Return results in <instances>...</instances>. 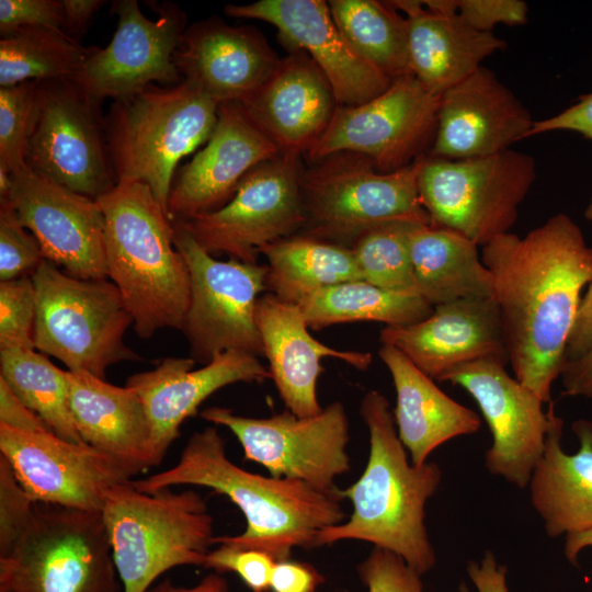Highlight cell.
<instances>
[{
  "instance_id": "obj_5",
  "label": "cell",
  "mask_w": 592,
  "mask_h": 592,
  "mask_svg": "<svg viewBox=\"0 0 592 592\" xmlns=\"http://www.w3.org/2000/svg\"><path fill=\"white\" fill-rule=\"evenodd\" d=\"M217 112L218 103L186 80L163 87L150 84L113 101L105 125L117 183L148 185L168 214L179 163L209 139Z\"/></svg>"
},
{
  "instance_id": "obj_55",
  "label": "cell",
  "mask_w": 592,
  "mask_h": 592,
  "mask_svg": "<svg viewBox=\"0 0 592 592\" xmlns=\"http://www.w3.org/2000/svg\"><path fill=\"white\" fill-rule=\"evenodd\" d=\"M565 537V556L570 563L578 566L580 553L585 548L592 547V528L580 533L569 534Z\"/></svg>"
},
{
  "instance_id": "obj_45",
  "label": "cell",
  "mask_w": 592,
  "mask_h": 592,
  "mask_svg": "<svg viewBox=\"0 0 592 592\" xmlns=\"http://www.w3.org/2000/svg\"><path fill=\"white\" fill-rule=\"evenodd\" d=\"M35 502L18 481L8 460L0 455V557L18 542L33 513Z\"/></svg>"
},
{
  "instance_id": "obj_29",
  "label": "cell",
  "mask_w": 592,
  "mask_h": 592,
  "mask_svg": "<svg viewBox=\"0 0 592 592\" xmlns=\"http://www.w3.org/2000/svg\"><path fill=\"white\" fill-rule=\"evenodd\" d=\"M544 452L530 480L531 502L551 538L592 528V422L572 423L579 441L574 454L563 451V420L551 400Z\"/></svg>"
},
{
  "instance_id": "obj_22",
  "label": "cell",
  "mask_w": 592,
  "mask_h": 592,
  "mask_svg": "<svg viewBox=\"0 0 592 592\" xmlns=\"http://www.w3.org/2000/svg\"><path fill=\"white\" fill-rule=\"evenodd\" d=\"M534 122L514 93L481 66L440 95L429 157L465 160L492 156L528 137Z\"/></svg>"
},
{
  "instance_id": "obj_7",
  "label": "cell",
  "mask_w": 592,
  "mask_h": 592,
  "mask_svg": "<svg viewBox=\"0 0 592 592\" xmlns=\"http://www.w3.org/2000/svg\"><path fill=\"white\" fill-rule=\"evenodd\" d=\"M422 160L392 172H382L353 152L316 161L301 172L306 223L299 234L351 248L386 224H432L419 192Z\"/></svg>"
},
{
  "instance_id": "obj_43",
  "label": "cell",
  "mask_w": 592,
  "mask_h": 592,
  "mask_svg": "<svg viewBox=\"0 0 592 592\" xmlns=\"http://www.w3.org/2000/svg\"><path fill=\"white\" fill-rule=\"evenodd\" d=\"M368 592H424L421 574L396 554L374 547L358 566Z\"/></svg>"
},
{
  "instance_id": "obj_16",
  "label": "cell",
  "mask_w": 592,
  "mask_h": 592,
  "mask_svg": "<svg viewBox=\"0 0 592 592\" xmlns=\"http://www.w3.org/2000/svg\"><path fill=\"white\" fill-rule=\"evenodd\" d=\"M158 18H147L136 0L112 4L117 27L104 48L89 47L76 80L96 100L133 95L153 82L171 86L182 80L173 54L185 31L186 14L179 5L158 4Z\"/></svg>"
},
{
  "instance_id": "obj_53",
  "label": "cell",
  "mask_w": 592,
  "mask_h": 592,
  "mask_svg": "<svg viewBox=\"0 0 592 592\" xmlns=\"http://www.w3.org/2000/svg\"><path fill=\"white\" fill-rule=\"evenodd\" d=\"M560 377L565 396L592 399V346L580 358L567 362Z\"/></svg>"
},
{
  "instance_id": "obj_28",
  "label": "cell",
  "mask_w": 592,
  "mask_h": 592,
  "mask_svg": "<svg viewBox=\"0 0 592 592\" xmlns=\"http://www.w3.org/2000/svg\"><path fill=\"white\" fill-rule=\"evenodd\" d=\"M69 407L82 441L132 476L158 466L150 422L139 396L84 371H67Z\"/></svg>"
},
{
  "instance_id": "obj_4",
  "label": "cell",
  "mask_w": 592,
  "mask_h": 592,
  "mask_svg": "<svg viewBox=\"0 0 592 592\" xmlns=\"http://www.w3.org/2000/svg\"><path fill=\"white\" fill-rule=\"evenodd\" d=\"M95 201L104 216L107 277L118 288L135 332L149 339L163 328L182 331L191 277L169 215L140 182L117 183Z\"/></svg>"
},
{
  "instance_id": "obj_19",
  "label": "cell",
  "mask_w": 592,
  "mask_h": 592,
  "mask_svg": "<svg viewBox=\"0 0 592 592\" xmlns=\"http://www.w3.org/2000/svg\"><path fill=\"white\" fill-rule=\"evenodd\" d=\"M11 173L10 193L0 203L12 206L45 260L77 278H107L104 216L98 202L27 167Z\"/></svg>"
},
{
  "instance_id": "obj_6",
  "label": "cell",
  "mask_w": 592,
  "mask_h": 592,
  "mask_svg": "<svg viewBox=\"0 0 592 592\" xmlns=\"http://www.w3.org/2000/svg\"><path fill=\"white\" fill-rule=\"evenodd\" d=\"M101 514L123 592H147L166 571L204 566L213 545V516L194 490L155 492L132 480L113 487Z\"/></svg>"
},
{
  "instance_id": "obj_31",
  "label": "cell",
  "mask_w": 592,
  "mask_h": 592,
  "mask_svg": "<svg viewBox=\"0 0 592 592\" xmlns=\"http://www.w3.org/2000/svg\"><path fill=\"white\" fill-rule=\"evenodd\" d=\"M378 356L392 378L397 398L392 414L413 465H424L445 442L479 430V415L447 396L398 349L382 344Z\"/></svg>"
},
{
  "instance_id": "obj_42",
  "label": "cell",
  "mask_w": 592,
  "mask_h": 592,
  "mask_svg": "<svg viewBox=\"0 0 592 592\" xmlns=\"http://www.w3.org/2000/svg\"><path fill=\"white\" fill-rule=\"evenodd\" d=\"M431 11L454 14L476 30L491 32L497 24L527 22V4L521 0H425Z\"/></svg>"
},
{
  "instance_id": "obj_10",
  "label": "cell",
  "mask_w": 592,
  "mask_h": 592,
  "mask_svg": "<svg viewBox=\"0 0 592 592\" xmlns=\"http://www.w3.org/2000/svg\"><path fill=\"white\" fill-rule=\"evenodd\" d=\"M535 180V159L513 149L465 160L426 156L419 192L433 225L483 247L510 232Z\"/></svg>"
},
{
  "instance_id": "obj_52",
  "label": "cell",
  "mask_w": 592,
  "mask_h": 592,
  "mask_svg": "<svg viewBox=\"0 0 592 592\" xmlns=\"http://www.w3.org/2000/svg\"><path fill=\"white\" fill-rule=\"evenodd\" d=\"M64 11L62 31L80 43L95 13L106 3L103 0H61Z\"/></svg>"
},
{
  "instance_id": "obj_18",
  "label": "cell",
  "mask_w": 592,
  "mask_h": 592,
  "mask_svg": "<svg viewBox=\"0 0 592 592\" xmlns=\"http://www.w3.org/2000/svg\"><path fill=\"white\" fill-rule=\"evenodd\" d=\"M437 382L464 388L478 405L492 435L485 466L520 489L528 486L548 429L544 402L492 358L457 366Z\"/></svg>"
},
{
  "instance_id": "obj_8",
  "label": "cell",
  "mask_w": 592,
  "mask_h": 592,
  "mask_svg": "<svg viewBox=\"0 0 592 592\" xmlns=\"http://www.w3.org/2000/svg\"><path fill=\"white\" fill-rule=\"evenodd\" d=\"M32 278L36 350L102 379L110 366L140 358L124 343L133 317L112 281L77 278L48 260Z\"/></svg>"
},
{
  "instance_id": "obj_41",
  "label": "cell",
  "mask_w": 592,
  "mask_h": 592,
  "mask_svg": "<svg viewBox=\"0 0 592 592\" xmlns=\"http://www.w3.org/2000/svg\"><path fill=\"white\" fill-rule=\"evenodd\" d=\"M44 260L34 235L9 203H0V281L32 275Z\"/></svg>"
},
{
  "instance_id": "obj_46",
  "label": "cell",
  "mask_w": 592,
  "mask_h": 592,
  "mask_svg": "<svg viewBox=\"0 0 592 592\" xmlns=\"http://www.w3.org/2000/svg\"><path fill=\"white\" fill-rule=\"evenodd\" d=\"M24 27H49L62 30V1L0 0L1 37Z\"/></svg>"
},
{
  "instance_id": "obj_38",
  "label": "cell",
  "mask_w": 592,
  "mask_h": 592,
  "mask_svg": "<svg viewBox=\"0 0 592 592\" xmlns=\"http://www.w3.org/2000/svg\"><path fill=\"white\" fill-rule=\"evenodd\" d=\"M418 223L396 221L377 227L351 247L362 280L388 292L419 295L408 231Z\"/></svg>"
},
{
  "instance_id": "obj_32",
  "label": "cell",
  "mask_w": 592,
  "mask_h": 592,
  "mask_svg": "<svg viewBox=\"0 0 592 592\" xmlns=\"http://www.w3.org/2000/svg\"><path fill=\"white\" fill-rule=\"evenodd\" d=\"M408 243L418 293L433 307L458 299L493 298L491 275L470 239L433 224H413Z\"/></svg>"
},
{
  "instance_id": "obj_21",
  "label": "cell",
  "mask_w": 592,
  "mask_h": 592,
  "mask_svg": "<svg viewBox=\"0 0 592 592\" xmlns=\"http://www.w3.org/2000/svg\"><path fill=\"white\" fill-rule=\"evenodd\" d=\"M227 15L274 25L281 36L316 62L330 82L339 106L365 103L383 93L392 79L363 58L335 25L322 0H259L227 4Z\"/></svg>"
},
{
  "instance_id": "obj_26",
  "label": "cell",
  "mask_w": 592,
  "mask_h": 592,
  "mask_svg": "<svg viewBox=\"0 0 592 592\" xmlns=\"http://www.w3.org/2000/svg\"><path fill=\"white\" fill-rule=\"evenodd\" d=\"M237 103L281 153L296 156L314 147L339 106L325 73L299 49L281 59L269 80Z\"/></svg>"
},
{
  "instance_id": "obj_3",
  "label": "cell",
  "mask_w": 592,
  "mask_h": 592,
  "mask_svg": "<svg viewBox=\"0 0 592 592\" xmlns=\"http://www.w3.org/2000/svg\"><path fill=\"white\" fill-rule=\"evenodd\" d=\"M369 432V455L361 477L340 490L353 512L345 523L322 530L316 546L344 539L367 542L402 558L421 576L436 557L424 524V508L437 490L442 471L434 462L409 463L387 398L368 391L360 408Z\"/></svg>"
},
{
  "instance_id": "obj_49",
  "label": "cell",
  "mask_w": 592,
  "mask_h": 592,
  "mask_svg": "<svg viewBox=\"0 0 592 592\" xmlns=\"http://www.w3.org/2000/svg\"><path fill=\"white\" fill-rule=\"evenodd\" d=\"M0 424L30 432H53L0 378ZM54 433V432H53Z\"/></svg>"
},
{
  "instance_id": "obj_35",
  "label": "cell",
  "mask_w": 592,
  "mask_h": 592,
  "mask_svg": "<svg viewBox=\"0 0 592 592\" xmlns=\"http://www.w3.org/2000/svg\"><path fill=\"white\" fill-rule=\"evenodd\" d=\"M331 16L351 46L390 79L411 73L406 18L389 1L330 0Z\"/></svg>"
},
{
  "instance_id": "obj_9",
  "label": "cell",
  "mask_w": 592,
  "mask_h": 592,
  "mask_svg": "<svg viewBox=\"0 0 592 592\" xmlns=\"http://www.w3.org/2000/svg\"><path fill=\"white\" fill-rule=\"evenodd\" d=\"M117 577L101 512L35 502L0 557V592H118Z\"/></svg>"
},
{
  "instance_id": "obj_15",
  "label": "cell",
  "mask_w": 592,
  "mask_h": 592,
  "mask_svg": "<svg viewBox=\"0 0 592 592\" xmlns=\"http://www.w3.org/2000/svg\"><path fill=\"white\" fill-rule=\"evenodd\" d=\"M299 157L280 153L258 164L223 207L179 221L212 255L258 263L264 246L297 235L305 226Z\"/></svg>"
},
{
  "instance_id": "obj_33",
  "label": "cell",
  "mask_w": 592,
  "mask_h": 592,
  "mask_svg": "<svg viewBox=\"0 0 592 592\" xmlns=\"http://www.w3.org/2000/svg\"><path fill=\"white\" fill-rule=\"evenodd\" d=\"M260 254L267 260L265 288L293 304L320 288L363 281L351 248L309 236L276 240Z\"/></svg>"
},
{
  "instance_id": "obj_14",
  "label": "cell",
  "mask_w": 592,
  "mask_h": 592,
  "mask_svg": "<svg viewBox=\"0 0 592 592\" xmlns=\"http://www.w3.org/2000/svg\"><path fill=\"white\" fill-rule=\"evenodd\" d=\"M439 103L440 95L412 73L398 77L365 103L338 106L307 156L316 162L334 153L353 152L369 159L382 172L402 169L431 151Z\"/></svg>"
},
{
  "instance_id": "obj_50",
  "label": "cell",
  "mask_w": 592,
  "mask_h": 592,
  "mask_svg": "<svg viewBox=\"0 0 592 592\" xmlns=\"http://www.w3.org/2000/svg\"><path fill=\"white\" fill-rule=\"evenodd\" d=\"M466 570L477 592H509L508 569L498 563L491 550H487L480 561H469Z\"/></svg>"
},
{
  "instance_id": "obj_27",
  "label": "cell",
  "mask_w": 592,
  "mask_h": 592,
  "mask_svg": "<svg viewBox=\"0 0 592 592\" xmlns=\"http://www.w3.org/2000/svg\"><path fill=\"white\" fill-rule=\"evenodd\" d=\"M255 322L271 379L286 409L297 417H314L323 409L316 390L321 358H338L360 371L367 369L372 363L369 352L340 351L317 341L309 333L298 305L270 292L257 301Z\"/></svg>"
},
{
  "instance_id": "obj_44",
  "label": "cell",
  "mask_w": 592,
  "mask_h": 592,
  "mask_svg": "<svg viewBox=\"0 0 592 592\" xmlns=\"http://www.w3.org/2000/svg\"><path fill=\"white\" fill-rule=\"evenodd\" d=\"M275 562V559L265 551L219 544L207 554L203 567L217 573L235 572L252 592H266L270 590Z\"/></svg>"
},
{
  "instance_id": "obj_30",
  "label": "cell",
  "mask_w": 592,
  "mask_h": 592,
  "mask_svg": "<svg viewBox=\"0 0 592 592\" xmlns=\"http://www.w3.org/2000/svg\"><path fill=\"white\" fill-rule=\"evenodd\" d=\"M407 21L411 73L441 95L477 69L505 42L492 32L474 29L454 14L426 9L422 1H389Z\"/></svg>"
},
{
  "instance_id": "obj_11",
  "label": "cell",
  "mask_w": 592,
  "mask_h": 592,
  "mask_svg": "<svg viewBox=\"0 0 592 592\" xmlns=\"http://www.w3.org/2000/svg\"><path fill=\"white\" fill-rule=\"evenodd\" d=\"M101 103L76 79L38 81L26 167L92 200L113 190Z\"/></svg>"
},
{
  "instance_id": "obj_40",
  "label": "cell",
  "mask_w": 592,
  "mask_h": 592,
  "mask_svg": "<svg viewBox=\"0 0 592 592\" xmlns=\"http://www.w3.org/2000/svg\"><path fill=\"white\" fill-rule=\"evenodd\" d=\"M36 291L32 275L0 282V348L35 350Z\"/></svg>"
},
{
  "instance_id": "obj_25",
  "label": "cell",
  "mask_w": 592,
  "mask_h": 592,
  "mask_svg": "<svg viewBox=\"0 0 592 592\" xmlns=\"http://www.w3.org/2000/svg\"><path fill=\"white\" fill-rule=\"evenodd\" d=\"M280 61L255 29L228 25L216 16L187 26L173 54L182 80L196 84L218 104L252 94Z\"/></svg>"
},
{
  "instance_id": "obj_13",
  "label": "cell",
  "mask_w": 592,
  "mask_h": 592,
  "mask_svg": "<svg viewBox=\"0 0 592 592\" xmlns=\"http://www.w3.org/2000/svg\"><path fill=\"white\" fill-rule=\"evenodd\" d=\"M201 417L229 429L244 458L265 467L272 477L300 480L322 492L340 494L334 479L351 468L346 453L350 424L340 401L308 418L287 409L269 418H250L223 407L204 409Z\"/></svg>"
},
{
  "instance_id": "obj_34",
  "label": "cell",
  "mask_w": 592,
  "mask_h": 592,
  "mask_svg": "<svg viewBox=\"0 0 592 592\" xmlns=\"http://www.w3.org/2000/svg\"><path fill=\"white\" fill-rule=\"evenodd\" d=\"M308 328L354 321L407 326L428 318L434 307L420 295L388 292L365 281H351L317 289L297 303Z\"/></svg>"
},
{
  "instance_id": "obj_37",
  "label": "cell",
  "mask_w": 592,
  "mask_h": 592,
  "mask_svg": "<svg viewBox=\"0 0 592 592\" xmlns=\"http://www.w3.org/2000/svg\"><path fill=\"white\" fill-rule=\"evenodd\" d=\"M88 53L89 47L81 46L62 30H18L0 41V88L25 81L76 79Z\"/></svg>"
},
{
  "instance_id": "obj_39",
  "label": "cell",
  "mask_w": 592,
  "mask_h": 592,
  "mask_svg": "<svg viewBox=\"0 0 592 592\" xmlns=\"http://www.w3.org/2000/svg\"><path fill=\"white\" fill-rule=\"evenodd\" d=\"M37 96L38 81L0 88V162L11 172L26 167Z\"/></svg>"
},
{
  "instance_id": "obj_2",
  "label": "cell",
  "mask_w": 592,
  "mask_h": 592,
  "mask_svg": "<svg viewBox=\"0 0 592 592\" xmlns=\"http://www.w3.org/2000/svg\"><path fill=\"white\" fill-rule=\"evenodd\" d=\"M132 483L148 493L189 485L226 496L242 512L247 527L239 535L215 536L213 543L262 550L275 561L289 559L296 547L316 546L322 530L345 519L340 494L237 466L216 426L193 433L174 466Z\"/></svg>"
},
{
  "instance_id": "obj_20",
  "label": "cell",
  "mask_w": 592,
  "mask_h": 592,
  "mask_svg": "<svg viewBox=\"0 0 592 592\" xmlns=\"http://www.w3.org/2000/svg\"><path fill=\"white\" fill-rule=\"evenodd\" d=\"M280 153L237 102L219 103L209 139L175 172L168 197L170 219L189 220L219 209L251 169Z\"/></svg>"
},
{
  "instance_id": "obj_51",
  "label": "cell",
  "mask_w": 592,
  "mask_h": 592,
  "mask_svg": "<svg viewBox=\"0 0 592 592\" xmlns=\"http://www.w3.org/2000/svg\"><path fill=\"white\" fill-rule=\"evenodd\" d=\"M592 346V283L589 285L568 340L566 363L580 358ZM566 365V364H565Z\"/></svg>"
},
{
  "instance_id": "obj_23",
  "label": "cell",
  "mask_w": 592,
  "mask_h": 592,
  "mask_svg": "<svg viewBox=\"0 0 592 592\" xmlns=\"http://www.w3.org/2000/svg\"><path fill=\"white\" fill-rule=\"evenodd\" d=\"M191 357H166L151 371L136 373L126 380L147 412L158 464L180 434L182 423L196 414L198 407L218 389L236 383H263L271 379L257 355L229 350L193 369Z\"/></svg>"
},
{
  "instance_id": "obj_48",
  "label": "cell",
  "mask_w": 592,
  "mask_h": 592,
  "mask_svg": "<svg viewBox=\"0 0 592 592\" xmlns=\"http://www.w3.org/2000/svg\"><path fill=\"white\" fill-rule=\"evenodd\" d=\"M323 576L311 565L291 559L276 561L270 581L272 592H315Z\"/></svg>"
},
{
  "instance_id": "obj_24",
  "label": "cell",
  "mask_w": 592,
  "mask_h": 592,
  "mask_svg": "<svg viewBox=\"0 0 592 592\" xmlns=\"http://www.w3.org/2000/svg\"><path fill=\"white\" fill-rule=\"evenodd\" d=\"M379 341L398 349L434 380L478 360L492 358L509 364L493 298H466L434 306L433 312L422 321L385 326Z\"/></svg>"
},
{
  "instance_id": "obj_47",
  "label": "cell",
  "mask_w": 592,
  "mask_h": 592,
  "mask_svg": "<svg viewBox=\"0 0 592 592\" xmlns=\"http://www.w3.org/2000/svg\"><path fill=\"white\" fill-rule=\"evenodd\" d=\"M555 130L576 132L592 141V92L580 95L574 104L557 115L535 121L528 137ZM585 217L592 219V197Z\"/></svg>"
},
{
  "instance_id": "obj_54",
  "label": "cell",
  "mask_w": 592,
  "mask_h": 592,
  "mask_svg": "<svg viewBox=\"0 0 592 592\" xmlns=\"http://www.w3.org/2000/svg\"><path fill=\"white\" fill-rule=\"evenodd\" d=\"M147 592H228V583L219 573H209L194 587H180L163 580Z\"/></svg>"
},
{
  "instance_id": "obj_36",
  "label": "cell",
  "mask_w": 592,
  "mask_h": 592,
  "mask_svg": "<svg viewBox=\"0 0 592 592\" xmlns=\"http://www.w3.org/2000/svg\"><path fill=\"white\" fill-rule=\"evenodd\" d=\"M0 378L56 435L84 443L69 407L67 371L35 350L7 346L0 348Z\"/></svg>"
},
{
  "instance_id": "obj_1",
  "label": "cell",
  "mask_w": 592,
  "mask_h": 592,
  "mask_svg": "<svg viewBox=\"0 0 592 592\" xmlns=\"http://www.w3.org/2000/svg\"><path fill=\"white\" fill-rule=\"evenodd\" d=\"M492 278L509 364L544 403L566 364V349L592 283V247L580 227L558 213L525 237L508 232L481 247Z\"/></svg>"
},
{
  "instance_id": "obj_12",
  "label": "cell",
  "mask_w": 592,
  "mask_h": 592,
  "mask_svg": "<svg viewBox=\"0 0 592 592\" xmlns=\"http://www.w3.org/2000/svg\"><path fill=\"white\" fill-rule=\"evenodd\" d=\"M174 244L191 277V300L183 332L191 357L207 364L216 355L240 350L263 356L255 307L265 288L267 265L236 259L216 260L179 220H172Z\"/></svg>"
},
{
  "instance_id": "obj_17",
  "label": "cell",
  "mask_w": 592,
  "mask_h": 592,
  "mask_svg": "<svg viewBox=\"0 0 592 592\" xmlns=\"http://www.w3.org/2000/svg\"><path fill=\"white\" fill-rule=\"evenodd\" d=\"M0 455L34 502L87 512H101L106 493L133 477L106 454L53 432L0 424Z\"/></svg>"
}]
</instances>
